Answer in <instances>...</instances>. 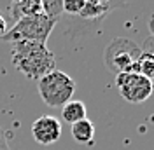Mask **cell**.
Masks as SVG:
<instances>
[{
    "label": "cell",
    "mask_w": 154,
    "mask_h": 150,
    "mask_svg": "<svg viewBox=\"0 0 154 150\" xmlns=\"http://www.w3.org/2000/svg\"><path fill=\"white\" fill-rule=\"evenodd\" d=\"M14 68L32 80H38L46 74L56 70L54 54L40 42H14L11 49Z\"/></svg>",
    "instance_id": "1"
},
{
    "label": "cell",
    "mask_w": 154,
    "mask_h": 150,
    "mask_svg": "<svg viewBox=\"0 0 154 150\" xmlns=\"http://www.w3.org/2000/svg\"><path fill=\"white\" fill-rule=\"evenodd\" d=\"M58 19L48 16L46 12H37L32 16H21L12 28H7L5 35L0 37L4 42H40L46 44Z\"/></svg>",
    "instance_id": "2"
},
{
    "label": "cell",
    "mask_w": 154,
    "mask_h": 150,
    "mask_svg": "<svg viewBox=\"0 0 154 150\" xmlns=\"http://www.w3.org/2000/svg\"><path fill=\"white\" fill-rule=\"evenodd\" d=\"M37 89L42 101L48 106H63L75 93V82L68 74L53 70L37 80Z\"/></svg>",
    "instance_id": "3"
},
{
    "label": "cell",
    "mask_w": 154,
    "mask_h": 150,
    "mask_svg": "<svg viewBox=\"0 0 154 150\" xmlns=\"http://www.w3.org/2000/svg\"><path fill=\"white\" fill-rule=\"evenodd\" d=\"M140 54H142V47L137 42L125 37H117L110 40V44L105 47L103 61L107 68L116 75L126 74V72H135Z\"/></svg>",
    "instance_id": "4"
},
{
    "label": "cell",
    "mask_w": 154,
    "mask_h": 150,
    "mask_svg": "<svg viewBox=\"0 0 154 150\" xmlns=\"http://www.w3.org/2000/svg\"><path fill=\"white\" fill-rule=\"evenodd\" d=\"M116 86L119 89V94L123 96V100L133 105H140L147 101L154 93V84L137 72L117 74L116 75Z\"/></svg>",
    "instance_id": "5"
},
{
    "label": "cell",
    "mask_w": 154,
    "mask_h": 150,
    "mask_svg": "<svg viewBox=\"0 0 154 150\" xmlns=\"http://www.w3.org/2000/svg\"><path fill=\"white\" fill-rule=\"evenodd\" d=\"M33 140L40 145H53L61 138V122L53 115H42L32 124Z\"/></svg>",
    "instance_id": "6"
},
{
    "label": "cell",
    "mask_w": 154,
    "mask_h": 150,
    "mask_svg": "<svg viewBox=\"0 0 154 150\" xmlns=\"http://www.w3.org/2000/svg\"><path fill=\"white\" fill-rule=\"evenodd\" d=\"M70 131H72V138L79 145H93V140H95V124L89 119H84V121H79L75 124H72Z\"/></svg>",
    "instance_id": "7"
},
{
    "label": "cell",
    "mask_w": 154,
    "mask_h": 150,
    "mask_svg": "<svg viewBox=\"0 0 154 150\" xmlns=\"http://www.w3.org/2000/svg\"><path fill=\"white\" fill-rule=\"evenodd\" d=\"M147 46L142 47V54L137 61V68L135 72L144 75L145 79H149L154 84V47L149 46V42H145Z\"/></svg>",
    "instance_id": "8"
},
{
    "label": "cell",
    "mask_w": 154,
    "mask_h": 150,
    "mask_svg": "<svg viewBox=\"0 0 154 150\" xmlns=\"http://www.w3.org/2000/svg\"><path fill=\"white\" fill-rule=\"evenodd\" d=\"M86 105L82 103V101H79V100H70L67 103L61 106V117H63V121L68 122L70 126L72 124H75L79 121H84L88 119L86 117Z\"/></svg>",
    "instance_id": "9"
},
{
    "label": "cell",
    "mask_w": 154,
    "mask_h": 150,
    "mask_svg": "<svg viewBox=\"0 0 154 150\" xmlns=\"http://www.w3.org/2000/svg\"><path fill=\"white\" fill-rule=\"evenodd\" d=\"M86 0H63L61 2V10L72 16H81L82 10L86 9Z\"/></svg>",
    "instance_id": "10"
},
{
    "label": "cell",
    "mask_w": 154,
    "mask_h": 150,
    "mask_svg": "<svg viewBox=\"0 0 154 150\" xmlns=\"http://www.w3.org/2000/svg\"><path fill=\"white\" fill-rule=\"evenodd\" d=\"M18 4L23 16H32V14H37V12H44L40 0H19Z\"/></svg>",
    "instance_id": "11"
},
{
    "label": "cell",
    "mask_w": 154,
    "mask_h": 150,
    "mask_svg": "<svg viewBox=\"0 0 154 150\" xmlns=\"http://www.w3.org/2000/svg\"><path fill=\"white\" fill-rule=\"evenodd\" d=\"M40 2H42V10L48 16L58 19V14L61 12V2L63 0H40Z\"/></svg>",
    "instance_id": "12"
},
{
    "label": "cell",
    "mask_w": 154,
    "mask_h": 150,
    "mask_svg": "<svg viewBox=\"0 0 154 150\" xmlns=\"http://www.w3.org/2000/svg\"><path fill=\"white\" fill-rule=\"evenodd\" d=\"M0 150H9V143H7V138H5V133L0 126Z\"/></svg>",
    "instance_id": "13"
},
{
    "label": "cell",
    "mask_w": 154,
    "mask_h": 150,
    "mask_svg": "<svg viewBox=\"0 0 154 150\" xmlns=\"http://www.w3.org/2000/svg\"><path fill=\"white\" fill-rule=\"evenodd\" d=\"M5 32H7V21H5V18L0 14V37H4Z\"/></svg>",
    "instance_id": "14"
},
{
    "label": "cell",
    "mask_w": 154,
    "mask_h": 150,
    "mask_svg": "<svg viewBox=\"0 0 154 150\" xmlns=\"http://www.w3.org/2000/svg\"><path fill=\"white\" fill-rule=\"evenodd\" d=\"M149 32H151V37L154 38V16L149 19Z\"/></svg>",
    "instance_id": "15"
}]
</instances>
